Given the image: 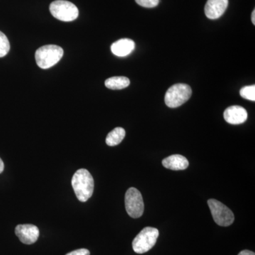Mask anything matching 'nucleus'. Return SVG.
<instances>
[{
	"label": "nucleus",
	"mask_w": 255,
	"mask_h": 255,
	"mask_svg": "<svg viewBox=\"0 0 255 255\" xmlns=\"http://www.w3.org/2000/svg\"><path fill=\"white\" fill-rule=\"evenodd\" d=\"M72 186L75 195L81 202H86L93 194L94 179L92 174L85 169H80L72 178Z\"/></svg>",
	"instance_id": "nucleus-1"
},
{
	"label": "nucleus",
	"mask_w": 255,
	"mask_h": 255,
	"mask_svg": "<svg viewBox=\"0 0 255 255\" xmlns=\"http://www.w3.org/2000/svg\"><path fill=\"white\" fill-rule=\"evenodd\" d=\"M63 49L56 45H46L35 53L37 65L41 69H48L56 65L63 56Z\"/></svg>",
	"instance_id": "nucleus-2"
},
{
	"label": "nucleus",
	"mask_w": 255,
	"mask_h": 255,
	"mask_svg": "<svg viewBox=\"0 0 255 255\" xmlns=\"http://www.w3.org/2000/svg\"><path fill=\"white\" fill-rule=\"evenodd\" d=\"M191 94L192 90L187 84H176L166 92L164 102L169 108H177L190 99Z\"/></svg>",
	"instance_id": "nucleus-3"
},
{
	"label": "nucleus",
	"mask_w": 255,
	"mask_h": 255,
	"mask_svg": "<svg viewBox=\"0 0 255 255\" xmlns=\"http://www.w3.org/2000/svg\"><path fill=\"white\" fill-rule=\"evenodd\" d=\"M158 236L159 231L156 228H143L132 241L133 251L137 254H143L150 251L155 246Z\"/></svg>",
	"instance_id": "nucleus-4"
},
{
	"label": "nucleus",
	"mask_w": 255,
	"mask_h": 255,
	"mask_svg": "<svg viewBox=\"0 0 255 255\" xmlns=\"http://www.w3.org/2000/svg\"><path fill=\"white\" fill-rule=\"evenodd\" d=\"M50 11L53 16L62 21H73L78 17V7L70 1L56 0L50 5Z\"/></svg>",
	"instance_id": "nucleus-5"
},
{
	"label": "nucleus",
	"mask_w": 255,
	"mask_h": 255,
	"mask_svg": "<svg viewBox=\"0 0 255 255\" xmlns=\"http://www.w3.org/2000/svg\"><path fill=\"white\" fill-rule=\"evenodd\" d=\"M208 204L216 224L223 227H227L232 224L235 220L234 214L227 206L214 199H209Z\"/></svg>",
	"instance_id": "nucleus-6"
},
{
	"label": "nucleus",
	"mask_w": 255,
	"mask_h": 255,
	"mask_svg": "<svg viewBox=\"0 0 255 255\" xmlns=\"http://www.w3.org/2000/svg\"><path fill=\"white\" fill-rule=\"evenodd\" d=\"M127 212L133 219L141 217L144 212V203L141 193L135 188L128 189L125 195Z\"/></svg>",
	"instance_id": "nucleus-7"
},
{
	"label": "nucleus",
	"mask_w": 255,
	"mask_h": 255,
	"mask_svg": "<svg viewBox=\"0 0 255 255\" xmlns=\"http://www.w3.org/2000/svg\"><path fill=\"white\" fill-rule=\"evenodd\" d=\"M15 234L23 244L32 245L39 237V229L31 224L18 225L15 228Z\"/></svg>",
	"instance_id": "nucleus-8"
},
{
	"label": "nucleus",
	"mask_w": 255,
	"mask_h": 255,
	"mask_svg": "<svg viewBox=\"0 0 255 255\" xmlns=\"http://www.w3.org/2000/svg\"><path fill=\"white\" fill-rule=\"evenodd\" d=\"M223 117L228 124L238 125L246 122L248 112L246 109L240 106H232L226 109L223 113Z\"/></svg>",
	"instance_id": "nucleus-9"
},
{
	"label": "nucleus",
	"mask_w": 255,
	"mask_h": 255,
	"mask_svg": "<svg viewBox=\"0 0 255 255\" xmlns=\"http://www.w3.org/2000/svg\"><path fill=\"white\" fill-rule=\"evenodd\" d=\"M228 6V0H208L205 6V14L210 19L221 17Z\"/></svg>",
	"instance_id": "nucleus-10"
},
{
	"label": "nucleus",
	"mask_w": 255,
	"mask_h": 255,
	"mask_svg": "<svg viewBox=\"0 0 255 255\" xmlns=\"http://www.w3.org/2000/svg\"><path fill=\"white\" fill-rule=\"evenodd\" d=\"M135 48V43L129 38H122L116 41L111 46L114 55L118 57H125L132 53Z\"/></svg>",
	"instance_id": "nucleus-11"
},
{
	"label": "nucleus",
	"mask_w": 255,
	"mask_h": 255,
	"mask_svg": "<svg viewBox=\"0 0 255 255\" xmlns=\"http://www.w3.org/2000/svg\"><path fill=\"white\" fill-rule=\"evenodd\" d=\"M162 165L172 170H184L189 167V161L181 155H173L162 160Z\"/></svg>",
	"instance_id": "nucleus-12"
},
{
	"label": "nucleus",
	"mask_w": 255,
	"mask_h": 255,
	"mask_svg": "<svg viewBox=\"0 0 255 255\" xmlns=\"http://www.w3.org/2000/svg\"><path fill=\"white\" fill-rule=\"evenodd\" d=\"M125 135L126 131L123 128H116L107 135L106 143L111 147L119 145L124 140Z\"/></svg>",
	"instance_id": "nucleus-13"
},
{
	"label": "nucleus",
	"mask_w": 255,
	"mask_h": 255,
	"mask_svg": "<svg viewBox=\"0 0 255 255\" xmlns=\"http://www.w3.org/2000/svg\"><path fill=\"white\" fill-rule=\"evenodd\" d=\"M130 85V80L126 77H113L107 79L105 86L110 90H122L127 88Z\"/></svg>",
	"instance_id": "nucleus-14"
},
{
	"label": "nucleus",
	"mask_w": 255,
	"mask_h": 255,
	"mask_svg": "<svg viewBox=\"0 0 255 255\" xmlns=\"http://www.w3.org/2000/svg\"><path fill=\"white\" fill-rule=\"evenodd\" d=\"M10 50V44L7 37L4 33L0 31V58H3L7 55Z\"/></svg>",
	"instance_id": "nucleus-15"
},
{
	"label": "nucleus",
	"mask_w": 255,
	"mask_h": 255,
	"mask_svg": "<svg viewBox=\"0 0 255 255\" xmlns=\"http://www.w3.org/2000/svg\"><path fill=\"white\" fill-rule=\"evenodd\" d=\"M240 95L243 98L250 101H255V85L243 87L240 91Z\"/></svg>",
	"instance_id": "nucleus-16"
},
{
	"label": "nucleus",
	"mask_w": 255,
	"mask_h": 255,
	"mask_svg": "<svg viewBox=\"0 0 255 255\" xmlns=\"http://www.w3.org/2000/svg\"><path fill=\"white\" fill-rule=\"evenodd\" d=\"M137 4L145 8H153L157 6L159 0H135Z\"/></svg>",
	"instance_id": "nucleus-17"
},
{
	"label": "nucleus",
	"mask_w": 255,
	"mask_h": 255,
	"mask_svg": "<svg viewBox=\"0 0 255 255\" xmlns=\"http://www.w3.org/2000/svg\"><path fill=\"white\" fill-rule=\"evenodd\" d=\"M65 255H90V251L87 249H79L69 253Z\"/></svg>",
	"instance_id": "nucleus-18"
},
{
	"label": "nucleus",
	"mask_w": 255,
	"mask_h": 255,
	"mask_svg": "<svg viewBox=\"0 0 255 255\" xmlns=\"http://www.w3.org/2000/svg\"><path fill=\"white\" fill-rule=\"evenodd\" d=\"M238 255H255V253L254 252L245 250V251H241Z\"/></svg>",
	"instance_id": "nucleus-19"
},
{
	"label": "nucleus",
	"mask_w": 255,
	"mask_h": 255,
	"mask_svg": "<svg viewBox=\"0 0 255 255\" xmlns=\"http://www.w3.org/2000/svg\"><path fill=\"white\" fill-rule=\"evenodd\" d=\"M4 162H3V161L1 160V158H0V174H1V172H3V170H4Z\"/></svg>",
	"instance_id": "nucleus-20"
},
{
	"label": "nucleus",
	"mask_w": 255,
	"mask_h": 255,
	"mask_svg": "<svg viewBox=\"0 0 255 255\" xmlns=\"http://www.w3.org/2000/svg\"><path fill=\"white\" fill-rule=\"evenodd\" d=\"M252 22L255 25V10H253V13H252Z\"/></svg>",
	"instance_id": "nucleus-21"
}]
</instances>
